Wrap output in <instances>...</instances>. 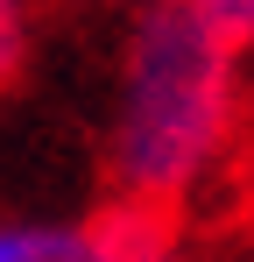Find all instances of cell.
Wrapping results in <instances>:
<instances>
[{
    "instance_id": "obj_1",
    "label": "cell",
    "mask_w": 254,
    "mask_h": 262,
    "mask_svg": "<svg viewBox=\"0 0 254 262\" xmlns=\"http://www.w3.org/2000/svg\"><path fill=\"white\" fill-rule=\"evenodd\" d=\"M233 149H240V50L191 0H141L127 14L106 106L113 199L176 220L226 177Z\"/></svg>"
},
{
    "instance_id": "obj_2",
    "label": "cell",
    "mask_w": 254,
    "mask_h": 262,
    "mask_svg": "<svg viewBox=\"0 0 254 262\" xmlns=\"http://www.w3.org/2000/svg\"><path fill=\"white\" fill-rule=\"evenodd\" d=\"M176 220L141 213V206H106L92 220H42V213H7L0 220V262H156L176 248Z\"/></svg>"
},
{
    "instance_id": "obj_3",
    "label": "cell",
    "mask_w": 254,
    "mask_h": 262,
    "mask_svg": "<svg viewBox=\"0 0 254 262\" xmlns=\"http://www.w3.org/2000/svg\"><path fill=\"white\" fill-rule=\"evenodd\" d=\"M191 7H198V14H205V21L240 50V57L254 50V0H191Z\"/></svg>"
},
{
    "instance_id": "obj_4",
    "label": "cell",
    "mask_w": 254,
    "mask_h": 262,
    "mask_svg": "<svg viewBox=\"0 0 254 262\" xmlns=\"http://www.w3.org/2000/svg\"><path fill=\"white\" fill-rule=\"evenodd\" d=\"M29 57V0H0V85H14Z\"/></svg>"
},
{
    "instance_id": "obj_5",
    "label": "cell",
    "mask_w": 254,
    "mask_h": 262,
    "mask_svg": "<svg viewBox=\"0 0 254 262\" xmlns=\"http://www.w3.org/2000/svg\"><path fill=\"white\" fill-rule=\"evenodd\" d=\"M156 262H198V255H184V248H163V255H156Z\"/></svg>"
}]
</instances>
